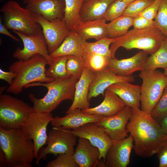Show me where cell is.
<instances>
[{
    "label": "cell",
    "mask_w": 167,
    "mask_h": 167,
    "mask_svg": "<svg viewBox=\"0 0 167 167\" xmlns=\"http://www.w3.org/2000/svg\"><path fill=\"white\" fill-rule=\"evenodd\" d=\"M165 42L167 45V34L166 35V39L165 40Z\"/></svg>",
    "instance_id": "obj_48"
},
{
    "label": "cell",
    "mask_w": 167,
    "mask_h": 167,
    "mask_svg": "<svg viewBox=\"0 0 167 167\" xmlns=\"http://www.w3.org/2000/svg\"><path fill=\"white\" fill-rule=\"evenodd\" d=\"M159 123L163 132L167 135V114L160 121Z\"/></svg>",
    "instance_id": "obj_44"
},
{
    "label": "cell",
    "mask_w": 167,
    "mask_h": 167,
    "mask_svg": "<svg viewBox=\"0 0 167 167\" xmlns=\"http://www.w3.org/2000/svg\"><path fill=\"white\" fill-rule=\"evenodd\" d=\"M159 167H167V139L160 148L157 153Z\"/></svg>",
    "instance_id": "obj_41"
},
{
    "label": "cell",
    "mask_w": 167,
    "mask_h": 167,
    "mask_svg": "<svg viewBox=\"0 0 167 167\" xmlns=\"http://www.w3.org/2000/svg\"><path fill=\"white\" fill-rule=\"evenodd\" d=\"M46 167H79L73 154L64 153L59 154L57 158L48 162Z\"/></svg>",
    "instance_id": "obj_38"
},
{
    "label": "cell",
    "mask_w": 167,
    "mask_h": 167,
    "mask_svg": "<svg viewBox=\"0 0 167 167\" xmlns=\"http://www.w3.org/2000/svg\"><path fill=\"white\" fill-rule=\"evenodd\" d=\"M140 86L141 109L150 113L167 86V77L156 70H143L139 75Z\"/></svg>",
    "instance_id": "obj_8"
},
{
    "label": "cell",
    "mask_w": 167,
    "mask_h": 167,
    "mask_svg": "<svg viewBox=\"0 0 167 167\" xmlns=\"http://www.w3.org/2000/svg\"><path fill=\"white\" fill-rule=\"evenodd\" d=\"M53 118L51 113L33 112L20 126V128L25 135L34 142V156L36 159L40 149L46 145L47 126Z\"/></svg>",
    "instance_id": "obj_10"
},
{
    "label": "cell",
    "mask_w": 167,
    "mask_h": 167,
    "mask_svg": "<svg viewBox=\"0 0 167 167\" xmlns=\"http://www.w3.org/2000/svg\"><path fill=\"white\" fill-rule=\"evenodd\" d=\"M108 89L117 95L131 108H139L140 106V86L128 82H121L110 86Z\"/></svg>",
    "instance_id": "obj_23"
},
{
    "label": "cell",
    "mask_w": 167,
    "mask_h": 167,
    "mask_svg": "<svg viewBox=\"0 0 167 167\" xmlns=\"http://www.w3.org/2000/svg\"><path fill=\"white\" fill-rule=\"evenodd\" d=\"M133 146V139L130 134L113 143L106 153L104 161L106 165L110 167H126Z\"/></svg>",
    "instance_id": "obj_16"
},
{
    "label": "cell",
    "mask_w": 167,
    "mask_h": 167,
    "mask_svg": "<svg viewBox=\"0 0 167 167\" xmlns=\"http://www.w3.org/2000/svg\"><path fill=\"white\" fill-rule=\"evenodd\" d=\"M116 0H91L84 2L80 11L81 20L85 21L104 18L110 5Z\"/></svg>",
    "instance_id": "obj_26"
},
{
    "label": "cell",
    "mask_w": 167,
    "mask_h": 167,
    "mask_svg": "<svg viewBox=\"0 0 167 167\" xmlns=\"http://www.w3.org/2000/svg\"><path fill=\"white\" fill-rule=\"evenodd\" d=\"M83 57L86 66L96 74L108 68L110 60L112 58L85 51Z\"/></svg>",
    "instance_id": "obj_30"
},
{
    "label": "cell",
    "mask_w": 167,
    "mask_h": 167,
    "mask_svg": "<svg viewBox=\"0 0 167 167\" xmlns=\"http://www.w3.org/2000/svg\"><path fill=\"white\" fill-rule=\"evenodd\" d=\"M148 54L141 50L129 58L120 60L112 58L110 60L108 68L119 75H131L136 71L144 70Z\"/></svg>",
    "instance_id": "obj_19"
},
{
    "label": "cell",
    "mask_w": 167,
    "mask_h": 167,
    "mask_svg": "<svg viewBox=\"0 0 167 167\" xmlns=\"http://www.w3.org/2000/svg\"><path fill=\"white\" fill-rule=\"evenodd\" d=\"M164 74L167 77V67L165 70Z\"/></svg>",
    "instance_id": "obj_47"
},
{
    "label": "cell",
    "mask_w": 167,
    "mask_h": 167,
    "mask_svg": "<svg viewBox=\"0 0 167 167\" xmlns=\"http://www.w3.org/2000/svg\"><path fill=\"white\" fill-rule=\"evenodd\" d=\"M131 113V108L126 106L117 114L104 116L95 123L104 129L113 143L128 136L127 126Z\"/></svg>",
    "instance_id": "obj_13"
},
{
    "label": "cell",
    "mask_w": 167,
    "mask_h": 167,
    "mask_svg": "<svg viewBox=\"0 0 167 167\" xmlns=\"http://www.w3.org/2000/svg\"><path fill=\"white\" fill-rule=\"evenodd\" d=\"M65 8L64 19L70 30H74L82 22L80 11L84 0H64Z\"/></svg>",
    "instance_id": "obj_27"
},
{
    "label": "cell",
    "mask_w": 167,
    "mask_h": 167,
    "mask_svg": "<svg viewBox=\"0 0 167 167\" xmlns=\"http://www.w3.org/2000/svg\"><path fill=\"white\" fill-rule=\"evenodd\" d=\"M154 1V0H135L128 4L122 15L133 18L138 15Z\"/></svg>",
    "instance_id": "obj_37"
},
{
    "label": "cell",
    "mask_w": 167,
    "mask_h": 167,
    "mask_svg": "<svg viewBox=\"0 0 167 167\" xmlns=\"http://www.w3.org/2000/svg\"><path fill=\"white\" fill-rule=\"evenodd\" d=\"M115 40V38L106 37L93 42H89L86 41L84 43L83 48L85 51L112 58L110 46Z\"/></svg>",
    "instance_id": "obj_31"
},
{
    "label": "cell",
    "mask_w": 167,
    "mask_h": 167,
    "mask_svg": "<svg viewBox=\"0 0 167 167\" xmlns=\"http://www.w3.org/2000/svg\"><path fill=\"white\" fill-rule=\"evenodd\" d=\"M0 167H7L5 155L3 151L0 149Z\"/></svg>",
    "instance_id": "obj_45"
},
{
    "label": "cell",
    "mask_w": 167,
    "mask_h": 167,
    "mask_svg": "<svg viewBox=\"0 0 167 167\" xmlns=\"http://www.w3.org/2000/svg\"><path fill=\"white\" fill-rule=\"evenodd\" d=\"M13 32L21 39L24 45L22 49L18 48L16 49L13 55L14 58L18 60H27L35 54H39L47 59L49 66L52 65L55 58L51 57L49 53L42 33L28 36L16 31Z\"/></svg>",
    "instance_id": "obj_12"
},
{
    "label": "cell",
    "mask_w": 167,
    "mask_h": 167,
    "mask_svg": "<svg viewBox=\"0 0 167 167\" xmlns=\"http://www.w3.org/2000/svg\"><path fill=\"white\" fill-rule=\"evenodd\" d=\"M70 56L55 57L52 65L46 70V76L54 79H64L69 76L66 69V63Z\"/></svg>",
    "instance_id": "obj_32"
},
{
    "label": "cell",
    "mask_w": 167,
    "mask_h": 167,
    "mask_svg": "<svg viewBox=\"0 0 167 167\" xmlns=\"http://www.w3.org/2000/svg\"><path fill=\"white\" fill-rule=\"evenodd\" d=\"M133 18L122 15L107 23L108 37L116 38L125 35L133 25Z\"/></svg>",
    "instance_id": "obj_28"
},
{
    "label": "cell",
    "mask_w": 167,
    "mask_h": 167,
    "mask_svg": "<svg viewBox=\"0 0 167 167\" xmlns=\"http://www.w3.org/2000/svg\"><path fill=\"white\" fill-rule=\"evenodd\" d=\"M133 18L134 29H140L156 27L155 21L153 20L148 19L139 15Z\"/></svg>",
    "instance_id": "obj_40"
},
{
    "label": "cell",
    "mask_w": 167,
    "mask_h": 167,
    "mask_svg": "<svg viewBox=\"0 0 167 167\" xmlns=\"http://www.w3.org/2000/svg\"><path fill=\"white\" fill-rule=\"evenodd\" d=\"M126 2L129 4L131 2L134 1L135 0H124Z\"/></svg>",
    "instance_id": "obj_46"
},
{
    "label": "cell",
    "mask_w": 167,
    "mask_h": 167,
    "mask_svg": "<svg viewBox=\"0 0 167 167\" xmlns=\"http://www.w3.org/2000/svg\"><path fill=\"white\" fill-rule=\"evenodd\" d=\"M34 112L24 101L7 94L0 95V127L6 130L20 128Z\"/></svg>",
    "instance_id": "obj_7"
},
{
    "label": "cell",
    "mask_w": 167,
    "mask_h": 167,
    "mask_svg": "<svg viewBox=\"0 0 167 167\" xmlns=\"http://www.w3.org/2000/svg\"><path fill=\"white\" fill-rule=\"evenodd\" d=\"M91 0H84V2H87Z\"/></svg>",
    "instance_id": "obj_49"
},
{
    "label": "cell",
    "mask_w": 167,
    "mask_h": 167,
    "mask_svg": "<svg viewBox=\"0 0 167 167\" xmlns=\"http://www.w3.org/2000/svg\"><path fill=\"white\" fill-rule=\"evenodd\" d=\"M49 65L47 59L39 54L33 55L27 60H19L13 62L9 70L17 75L12 84L7 88V93L18 95L27 85L33 82L49 83L55 79L45 75L46 66Z\"/></svg>",
    "instance_id": "obj_4"
},
{
    "label": "cell",
    "mask_w": 167,
    "mask_h": 167,
    "mask_svg": "<svg viewBox=\"0 0 167 167\" xmlns=\"http://www.w3.org/2000/svg\"><path fill=\"white\" fill-rule=\"evenodd\" d=\"M154 19L156 26L166 35L167 34V0H161Z\"/></svg>",
    "instance_id": "obj_36"
},
{
    "label": "cell",
    "mask_w": 167,
    "mask_h": 167,
    "mask_svg": "<svg viewBox=\"0 0 167 167\" xmlns=\"http://www.w3.org/2000/svg\"><path fill=\"white\" fill-rule=\"evenodd\" d=\"M0 11L3 14L5 26L8 29L28 36L42 33L41 26L36 21L32 13L21 7L16 1H8Z\"/></svg>",
    "instance_id": "obj_6"
},
{
    "label": "cell",
    "mask_w": 167,
    "mask_h": 167,
    "mask_svg": "<svg viewBox=\"0 0 167 167\" xmlns=\"http://www.w3.org/2000/svg\"><path fill=\"white\" fill-rule=\"evenodd\" d=\"M131 110L127 128L133 139L135 152L140 157H150L157 154L167 140V135L150 113L140 108H131Z\"/></svg>",
    "instance_id": "obj_1"
},
{
    "label": "cell",
    "mask_w": 167,
    "mask_h": 167,
    "mask_svg": "<svg viewBox=\"0 0 167 167\" xmlns=\"http://www.w3.org/2000/svg\"><path fill=\"white\" fill-rule=\"evenodd\" d=\"M7 29L6 26L2 24V19L0 18V33L7 36L15 41L19 42V39L10 32Z\"/></svg>",
    "instance_id": "obj_43"
},
{
    "label": "cell",
    "mask_w": 167,
    "mask_h": 167,
    "mask_svg": "<svg viewBox=\"0 0 167 167\" xmlns=\"http://www.w3.org/2000/svg\"><path fill=\"white\" fill-rule=\"evenodd\" d=\"M63 117H54L51 122L53 127H61L67 129L74 130L86 124L96 122L104 116L94 114H88L79 108L75 109Z\"/></svg>",
    "instance_id": "obj_18"
},
{
    "label": "cell",
    "mask_w": 167,
    "mask_h": 167,
    "mask_svg": "<svg viewBox=\"0 0 167 167\" xmlns=\"http://www.w3.org/2000/svg\"><path fill=\"white\" fill-rule=\"evenodd\" d=\"M36 22L41 26L49 54L56 50L69 34L70 30L64 19L47 20L41 15L32 13Z\"/></svg>",
    "instance_id": "obj_11"
},
{
    "label": "cell",
    "mask_w": 167,
    "mask_h": 167,
    "mask_svg": "<svg viewBox=\"0 0 167 167\" xmlns=\"http://www.w3.org/2000/svg\"><path fill=\"white\" fill-rule=\"evenodd\" d=\"M77 138L71 130L61 127H53L48 134L47 146L42 148L39 150L36 164H39L41 160H46L48 154H53L55 156L61 154H73Z\"/></svg>",
    "instance_id": "obj_9"
},
{
    "label": "cell",
    "mask_w": 167,
    "mask_h": 167,
    "mask_svg": "<svg viewBox=\"0 0 167 167\" xmlns=\"http://www.w3.org/2000/svg\"><path fill=\"white\" fill-rule=\"evenodd\" d=\"M161 1V0H154L139 15L148 19L153 20L157 13Z\"/></svg>",
    "instance_id": "obj_39"
},
{
    "label": "cell",
    "mask_w": 167,
    "mask_h": 167,
    "mask_svg": "<svg viewBox=\"0 0 167 167\" xmlns=\"http://www.w3.org/2000/svg\"><path fill=\"white\" fill-rule=\"evenodd\" d=\"M16 75V74L13 71H5L1 68L0 69V79L7 82L9 86L12 84Z\"/></svg>",
    "instance_id": "obj_42"
},
{
    "label": "cell",
    "mask_w": 167,
    "mask_h": 167,
    "mask_svg": "<svg viewBox=\"0 0 167 167\" xmlns=\"http://www.w3.org/2000/svg\"><path fill=\"white\" fill-rule=\"evenodd\" d=\"M167 67V45L165 41L155 52L148 57L144 70H154L158 68L165 70Z\"/></svg>",
    "instance_id": "obj_29"
},
{
    "label": "cell",
    "mask_w": 167,
    "mask_h": 167,
    "mask_svg": "<svg viewBox=\"0 0 167 167\" xmlns=\"http://www.w3.org/2000/svg\"><path fill=\"white\" fill-rule=\"evenodd\" d=\"M23 3L31 12L40 15L47 20L64 18V0H24Z\"/></svg>",
    "instance_id": "obj_15"
},
{
    "label": "cell",
    "mask_w": 167,
    "mask_h": 167,
    "mask_svg": "<svg viewBox=\"0 0 167 167\" xmlns=\"http://www.w3.org/2000/svg\"><path fill=\"white\" fill-rule=\"evenodd\" d=\"M71 131L77 137L88 139L92 145L99 148L100 159H102L104 162L106 153L113 142L102 127L95 122H91Z\"/></svg>",
    "instance_id": "obj_14"
},
{
    "label": "cell",
    "mask_w": 167,
    "mask_h": 167,
    "mask_svg": "<svg viewBox=\"0 0 167 167\" xmlns=\"http://www.w3.org/2000/svg\"><path fill=\"white\" fill-rule=\"evenodd\" d=\"M126 106L124 101L117 95L107 89L105 92L104 99L100 105L82 110L88 114L110 116L117 114Z\"/></svg>",
    "instance_id": "obj_22"
},
{
    "label": "cell",
    "mask_w": 167,
    "mask_h": 167,
    "mask_svg": "<svg viewBox=\"0 0 167 167\" xmlns=\"http://www.w3.org/2000/svg\"><path fill=\"white\" fill-rule=\"evenodd\" d=\"M75 161L80 167H94L100 160V152L87 139L79 137L76 147L73 154Z\"/></svg>",
    "instance_id": "obj_21"
},
{
    "label": "cell",
    "mask_w": 167,
    "mask_h": 167,
    "mask_svg": "<svg viewBox=\"0 0 167 167\" xmlns=\"http://www.w3.org/2000/svg\"><path fill=\"white\" fill-rule=\"evenodd\" d=\"M110 49L112 58L120 47L127 50L134 49L142 50L152 54L157 50L165 41L166 35L156 27L138 29H133L125 35L115 38Z\"/></svg>",
    "instance_id": "obj_5"
},
{
    "label": "cell",
    "mask_w": 167,
    "mask_h": 167,
    "mask_svg": "<svg viewBox=\"0 0 167 167\" xmlns=\"http://www.w3.org/2000/svg\"><path fill=\"white\" fill-rule=\"evenodd\" d=\"M0 147L5 155L7 167H32L34 143L20 128L6 130L0 127Z\"/></svg>",
    "instance_id": "obj_2"
},
{
    "label": "cell",
    "mask_w": 167,
    "mask_h": 167,
    "mask_svg": "<svg viewBox=\"0 0 167 167\" xmlns=\"http://www.w3.org/2000/svg\"><path fill=\"white\" fill-rule=\"evenodd\" d=\"M134 76H123L116 74L108 68L96 74V76L90 84L88 99L89 101L101 94L104 96L105 92L111 85L121 82H134Z\"/></svg>",
    "instance_id": "obj_17"
},
{
    "label": "cell",
    "mask_w": 167,
    "mask_h": 167,
    "mask_svg": "<svg viewBox=\"0 0 167 167\" xmlns=\"http://www.w3.org/2000/svg\"><path fill=\"white\" fill-rule=\"evenodd\" d=\"M86 41L83 39L75 30H70L59 46L49 54L52 57L63 56L83 55V45Z\"/></svg>",
    "instance_id": "obj_24"
},
{
    "label": "cell",
    "mask_w": 167,
    "mask_h": 167,
    "mask_svg": "<svg viewBox=\"0 0 167 167\" xmlns=\"http://www.w3.org/2000/svg\"><path fill=\"white\" fill-rule=\"evenodd\" d=\"M86 66L85 61L82 56H70L66 63V69L69 76L77 80L80 77Z\"/></svg>",
    "instance_id": "obj_33"
},
{
    "label": "cell",
    "mask_w": 167,
    "mask_h": 167,
    "mask_svg": "<svg viewBox=\"0 0 167 167\" xmlns=\"http://www.w3.org/2000/svg\"><path fill=\"white\" fill-rule=\"evenodd\" d=\"M106 21L104 18L82 21L74 30L84 41L91 39L98 40L108 37Z\"/></svg>",
    "instance_id": "obj_25"
},
{
    "label": "cell",
    "mask_w": 167,
    "mask_h": 167,
    "mask_svg": "<svg viewBox=\"0 0 167 167\" xmlns=\"http://www.w3.org/2000/svg\"><path fill=\"white\" fill-rule=\"evenodd\" d=\"M129 4L124 0H116L109 6L104 18L106 21H111L123 14Z\"/></svg>",
    "instance_id": "obj_34"
},
{
    "label": "cell",
    "mask_w": 167,
    "mask_h": 167,
    "mask_svg": "<svg viewBox=\"0 0 167 167\" xmlns=\"http://www.w3.org/2000/svg\"><path fill=\"white\" fill-rule=\"evenodd\" d=\"M150 114L159 123L167 114V86Z\"/></svg>",
    "instance_id": "obj_35"
},
{
    "label": "cell",
    "mask_w": 167,
    "mask_h": 167,
    "mask_svg": "<svg viewBox=\"0 0 167 167\" xmlns=\"http://www.w3.org/2000/svg\"><path fill=\"white\" fill-rule=\"evenodd\" d=\"M96 75L87 66L84 68L76 84L73 102L66 113L75 109H82L89 108L90 103L88 99L89 87Z\"/></svg>",
    "instance_id": "obj_20"
},
{
    "label": "cell",
    "mask_w": 167,
    "mask_h": 167,
    "mask_svg": "<svg viewBox=\"0 0 167 167\" xmlns=\"http://www.w3.org/2000/svg\"><path fill=\"white\" fill-rule=\"evenodd\" d=\"M78 80L70 77L64 79H55L50 82H33L26 85L25 88L41 86L47 89L46 94L41 98H36L32 93L29 94L28 97L33 104L34 112L50 113L63 101H73L75 84Z\"/></svg>",
    "instance_id": "obj_3"
}]
</instances>
